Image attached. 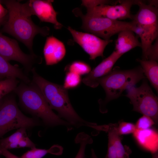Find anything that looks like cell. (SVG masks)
Instances as JSON below:
<instances>
[{
	"label": "cell",
	"mask_w": 158,
	"mask_h": 158,
	"mask_svg": "<svg viewBox=\"0 0 158 158\" xmlns=\"http://www.w3.org/2000/svg\"><path fill=\"white\" fill-rule=\"evenodd\" d=\"M0 2L6 7L8 18L0 32L14 37L27 47L31 54H34L32 49L34 37L37 34L43 37L48 35L49 28L35 24L31 16L23 10L20 1L4 0Z\"/></svg>",
	"instance_id": "obj_1"
},
{
	"label": "cell",
	"mask_w": 158,
	"mask_h": 158,
	"mask_svg": "<svg viewBox=\"0 0 158 158\" xmlns=\"http://www.w3.org/2000/svg\"><path fill=\"white\" fill-rule=\"evenodd\" d=\"M34 85L40 91L49 106L56 110L61 118L73 127L95 128V124L81 118L72 107L67 90L63 86L50 82L39 75L33 68L31 71Z\"/></svg>",
	"instance_id": "obj_2"
},
{
	"label": "cell",
	"mask_w": 158,
	"mask_h": 158,
	"mask_svg": "<svg viewBox=\"0 0 158 158\" xmlns=\"http://www.w3.org/2000/svg\"><path fill=\"white\" fill-rule=\"evenodd\" d=\"M14 91L23 106L30 112L41 118L46 125L64 126L68 130L73 128L68 123L53 111L40 91L35 85L21 84L17 86Z\"/></svg>",
	"instance_id": "obj_3"
},
{
	"label": "cell",
	"mask_w": 158,
	"mask_h": 158,
	"mask_svg": "<svg viewBox=\"0 0 158 158\" xmlns=\"http://www.w3.org/2000/svg\"><path fill=\"white\" fill-rule=\"evenodd\" d=\"M145 78L141 67L139 66L126 70L114 68L107 75L99 79L98 83L106 93L104 100L99 101L100 112H106V106L108 102L118 98L125 90Z\"/></svg>",
	"instance_id": "obj_4"
},
{
	"label": "cell",
	"mask_w": 158,
	"mask_h": 158,
	"mask_svg": "<svg viewBox=\"0 0 158 158\" xmlns=\"http://www.w3.org/2000/svg\"><path fill=\"white\" fill-rule=\"evenodd\" d=\"M136 5L139 9L136 14L133 15L132 20L136 25L134 32L140 38L142 59L145 60L148 49L158 38V10L141 0H137Z\"/></svg>",
	"instance_id": "obj_5"
},
{
	"label": "cell",
	"mask_w": 158,
	"mask_h": 158,
	"mask_svg": "<svg viewBox=\"0 0 158 158\" xmlns=\"http://www.w3.org/2000/svg\"><path fill=\"white\" fill-rule=\"evenodd\" d=\"M75 16L81 18V28L88 33L105 40H110L113 35L125 30L134 32L136 27L135 22L112 20L103 16L86 13L83 14L79 8L73 11Z\"/></svg>",
	"instance_id": "obj_6"
},
{
	"label": "cell",
	"mask_w": 158,
	"mask_h": 158,
	"mask_svg": "<svg viewBox=\"0 0 158 158\" xmlns=\"http://www.w3.org/2000/svg\"><path fill=\"white\" fill-rule=\"evenodd\" d=\"M125 96L133 106V110L151 118L157 123L158 117V100L145 78L141 85L132 86L127 89Z\"/></svg>",
	"instance_id": "obj_7"
},
{
	"label": "cell",
	"mask_w": 158,
	"mask_h": 158,
	"mask_svg": "<svg viewBox=\"0 0 158 158\" xmlns=\"http://www.w3.org/2000/svg\"><path fill=\"white\" fill-rule=\"evenodd\" d=\"M39 125L34 119L23 114L13 97L3 100L0 107V138L9 131Z\"/></svg>",
	"instance_id": "obj_8"
},
{
	"label": "cell",
	"mask_w": 158,
	"mask_h": 158,
	"mask_svg": "<svg viewBox=\"0 0 158 158\" xmlns=\"http://www.w3.org/2000/svg\"><path fill=\"white\" fill-rule=\"evenodd\" d=\"M0 56L9 61H17L22 64L28 71H31L35 63L38 62L39 57L35 54L25 53L17 42L3 35L0 32Z\"/></svg>",
	"instance_id": "obj_9"
},
{
	"label": "cell",
	"mask_w": 158,
	"mask_h": 158,
	"mask_svg": "<svg viewBox=\"0 0 158 158\" xmlns=\"http://www.w3.org/2000/svg\"><path fill=\"white\" fill-rule=\"evenodd\" d=\"M67 29L72 36L74 41L78 44L90 56V59L94 60L99 56L104 57L106 47L113 40H105L93 34L79 32L71 27Z\"/></svg>",
	"instance_id": "obj_10"
},
{
	"label": "cell",
	"mask_w": 158,
	"mask_h": 158,
	"mask_svg": "<svg viewBox=\"0 0 158 158\" xmlns=\"http://www.w3.org/2000/svg\"><path fill=\"white\" fill-rule=\"evenodd\" d=\"M51 0H30L22 4L23 8L30 16L36 15L40 21L54 25L56 29H59L63 25L57 19L58 13L54 9Z\"/></svg>",
	"instance_id": "obj_11"
},
{
	"label": "cell",
	"mask_w": 158,
	"mask_h": 158,
	"mask_svg": "<svg viewBox=\"0 0 158 158\" xmlns=\"http://www.w3.org/2000/svg\"><path fill=\"white\" fill-rule=\"evenodd\" d=\"M137 0L119 1V4H104L87 8V13L105 17L115 20L128 18L132 20L130 10L132 5L136 4Z\"/></svg>",
	"instance_id": "obj_12"
},
{
	"label": "cell",
	"mask_w": 158,
	"mask_h": 158,
	"mask_svg": "<svg viewBox=\"0 0 158 158\" xmlns=\"http://www.w3.org/2000/svg\"><path fill=\"white\" fill-rule=\"evenodd\" d=\"M114 50L107 57L104 59L82 80L86 85L95 88L99 84L98 80L109 74L118 59L121 56Z\"/></svg>",
	"instance_id": "obj_13"
},
{
	"label": "cell",
	"mask_w": 158,
	"mask_h": 158,
	"mask_svg": "<svg viewBox=\"0 0 158 158\" xmlns=\"http://www.w3.org/2000/svg\"><path fill=\"white\" fill-rule=\"evenodd\" d=\"M43 53L46 64L52 65L63 59L66 53V48L63 42L51 36L47 38Z\"/></svg>",
	"instance_id": "obj_14"
},
{
	"label": "cell",
	"mask_w": 158,
	"mask_h": 158,
	"mask_svg": "<svg viewBox=\"0 0 158 158\" xmlns=\"http://www.w3.org/2000/svg\"><path fill=\"white\" fill-rule=\"evenodd\" d=\"M117 126L110 127L108 131L107 151L105 158H128L131 151L122 145Z\"/></svg>",
	"instance_id": "obj_15"
},
{
	"label": "cell",
	"mask_w": 158,
	"mask_h": 158,
	"mask_svg": "<svg viewBox=\"0 0 158 158\" xmlns=\"http://www.w3.org/2000/svg\"><path fill=\"white\" fill-rule=\"evenodd\" d=\"M139 37L130 30H125L118 34L115 43V51L122 56L124 54L137 47H141Z\"/></svg>",
	"instance_id": "obj_16"
},
{
	"label": "cell",
	"mask_w": 158,
	"mask_h": 158,
	"mask_svg": "<svg viewBox=\"0 0 158 158\" xmlns=\"http://www.w3.org/2000/svg\"><path fill=\"white\" fill-rule=\"evenodd\" d=\"M138 143L152 153L157 152L158 134L152 129H136L133 133Z\"/></svg>",
	"instance_id": "obj_17"
},
{
	"label": "cell",
	"mask_w": 158,
	"mask_h": 158,
	"mask_svg": "<svg viewBox=\"0 0 158 158\" xmlns=\"http://www.w3.org/2000/svg\"><path fill=\"white\" fill-rule=\"evenodd\" d=\"M0 77L20 79L25 83L30 80L17 65H13L0 56Z\"/></svg>",
	"instance_id": "obj_18"
},
{
	"label": "cell",
	"mask_w": 158,
	"mask_h": 158,
	"mask_svg": "<svg viewBox=\"0 0 158 158\" xmlns=\"http://www.w3.org/2000/svg\"><path fill=\"white\" fill-rule=\"evenodd\" d=\"M137 60L140 63L144 75L158 92V64L157 61L139 59H137Z\"/></svg>",
	"instance_id": "obj_19"
},
{
	"label": "cell",
	"mask_w": 158,
	"mask_h": 158,
	"mask_svg": "<svg viewBox=\"0 0 158 158\" xmlns=\"http://www.w3.org/2000/svg\"><path fill=\"white\" fill-rule=\"evenodd\" d=\"M63 151V147L58 145H54L47 150L37 149L35 147L25 153L22 158H42L48 153L60 155Z\"/></svg>",
	"instance_id": "obj_20"
},
{
	"label": "cell",
	"mask_w": 158,
	"mask_h": 158,
	"mask_svg": "<svg viewBox=\"0 0 158 158\" xmlns=\"http://www.w3.org/2000/svg\"><path fill=\"white\" fill-rule=\"evenodd\" d=\"M66 71H71L81 76L88 74L91 71V68L87 63L80 61L73 62L67 65L65 68Z\"/></svg>",
	"instance_id": "obj_21"
},
{
	"label": "cell",
	"mask_w": 158,
	"mask_h": 158,
	"mask_svg": "<svg viewBox=\"0 0 158 158\" xmlns=\"http://www.w3.org/2000/svg\"><path fill=\"white\" fill-rule=\"evenodd\" d=\"M18 83L17 79L14 78H8L0 80V100L6 95L14 91Z\"/></svg>",
	"instance_id": "obj_22"
},
{
	"label": "cell",
	"mask_w": 158,
	"mask_h": 158,
	"mask_svg": "<svg viewBox=\"0 0 158 158\" xmlns=\"http://www.w3.org/2000/svg\"><path fill=\"white\" fill-rule=\"evenodd\" d=\"M75 142L80 143L78 151L74 158H85V151L87 144H91L92 140L90 137L84 132L78 134L75 139Z\"/></svg>",
	"instance_id": "obj_23"
},
{
	"label": "cell",
	"mask_w": 158,
	"mask_h": 158,
	"mask_svg": "<svg viewBox=\"0 0 158 158\" xmlns=\"http://www.w3.org/2000/svg\"><path fill=\"white\" fill-rule=\"evenodd\" d=\"M82 79L81 76L71 71H66L63 86L66 89L76 88L80 84Z\"/></svg>",
	"instance_id": "obj_24"
},
{
	"label": "cell",
	"mask_w": 158,
	"mask_h": 158,
	"mask_svg": "<svg viewBox=\"0 0 158 158\" xmlns=\"http://www.w3.org/2000/svg\"><path fill=\"white\" fill-rule=\"evenodd\" d=\"M26 128H19L16 132L9 136L0 140V147H3L8 144L18 143L22 138L27 136Z\"/></svg>",
	"instance_id": "obj_25"
},
{
	"label": "cell",
	"mask_w": 158,
	"mask_h": 158,
	"mask_svg": "<svg viewBox=\"0 0 158 158\" xmlns=\"http://www.w3.org/2000/svg\"><path fill=\"white\" fill-rule=\"evenodd\" d=\"M154 124V121L151 118L143 115L138 119L135 126L136 129L143 130L150 128Z\"/></svg>",
	"instance_id": "obj_26"
},
{
	"label": "cell",
	"mask_w": 158,
	"mask_h": 158,
	"mask_svg": "<svg viewBox=\"0 0 158 158\" xmlns=\"http://www.w3.org/2000/svg\"><path fill=\"white\" fill-rule=\"evenodd\" d=\"M118 132L119 135L133 133L136 130L135 125L132 123L122 122L117 126Z\"/></svg>",
	"instance_id": "obj_27"
},
{
	"label": "cell",
	"mask_w": 158,
	"mask_h": 158,
	"mask_svg": "<svg viewBox=\"0 0 158 158\" xmlns=\"http://www.w3.org/2000/svg\"><path fill=\"white\" fill-rule=\"evenodd\" d=\"M118 1L99 0H82V5L85 7L86 8H93L98 5L104 4L114 5L117 4Z\"/></svg>",
	"instance_id": "obj_28"
},
{
	"label": "cell",
	"mask_w": 158,
	"mask_h": 158,
	"mask_svg": "<svg viewBox=\"0 0 158 158\" xmlns=\"http://www.w3.org/2000/svg\"><path fill=\"white\" fill-rule=\"evenodd\" d=\"M154 43L152 44L147 51L145 60L157 61L158 60V39L155 40Z\"/></svg>",
	"instance_id": "obj_29"
},
{
	"label": "cell",
	"mask_w": 158,
	"mask_h": 158,
	"mask_svg": "<svg viewBox=\"0 0 158 158\" xmlns=\"http://www.w3.org/2000/svg\"><path fill=\"white\" fill-rule=\"evenodd\" d=\"M18 148L29 147L31 149L35 147V144L27 135L22 138L18 143Z\"/></svg>",
	"instance_id": "obj_30"
},
{
	"label": "cell",
	"mask_w": 158,
	"mask_h": 158,
	"mask_svg": "<svg viewBox=\"0 0 158 158\" xmlns=\"http://www.w3.org/2000/svg\"><path fill=\"white\" fill-rule=\"evenodd\" d=\"M1 154L4 156L5 158H19L10 152L7 149L0 147Z\"/></svg>",
	"instance_id": "obj_31"
},
{
	"label": "cell",
	"mask_w": 158,
	"mask_h": 158,
	"mask_svg": "<svg viewBox=\"0 0 158 158\" xmlns=\"http://www.w3.org/2000/svg\"><path fill=\"white\" fill-rule=\"evenodd\" d=\"M8 14L7 10L3 6L0 1V23L1 24L4 22V19Z\"/></svg>",
	"instance_id": "obj_32"
},
{
	"label": "cell",
	"mask_w": 158,
	"mask_h": 158,
	"mask_svg": "<svg viewBox=\"0 0 158 158\" xmlns=\"http://www.w3.org/2000/svg\"><path fill=\"white\" fill-rule=\"evenodd\" d=\"M91 158H98L93 149L91 150Z\"/></svg>",
	"instance_id": "obj_33"
},
{
	"label": "cell",
	"mask_w": 158,
	"mask_h": 158,
	"mask_svg": "<svg viewBox=\"0 0 158 158\" xmlns=\"http://www.w3.org/2000/svg\"><path fill=\"white\" fill-rule=\"evenodd\" d=\"M152 158H158L157 152L154 153H152Z\"/></svg>",
	"instance_id": "obj_34"
},
{
	"label": "cell",
	"mask_w": 158,
	"mask_h": 158,
	"mask_svg": "<svg viewBox=\"0 0 158 158\" xmlns=\"http://www.w3.org/2000/svg\"><path fill=\"white\" fill-rule=\"evenodd\" d=\"M3 101V100H2V99L0 100V107Z\"/></svg>",
	"instance_id": "obj_35"
},
{
	"label": "cell",
	"mask_w": 158,
	"mask_h": 158,
	"mask_svg": "<svg viewBox=\"0 0 158 158\" xmlns=\"http://www.w3.org/2000/svg\"><path fill=\"white\" fill-rule=\"evenodd\" d=\"M2 78L0 77V79Z\"/></svg>",
	"instance_id": "obj_36"
},
{
	"label": "cell",
	"mask_w": 158,
	"mask_h": 158,
	"mask_svg": "<svg viewBox=\"0 0 158 158\" xmlns=\"http://www.w3.org/2000/svg\"><path fill=\"white\" fill-rule=\"evenodd\" d=\"M1 155V153H0V155Z\"/></svg>",
	"instance_id": "obj_37"
},
{
	"label": "cell",
	"mask_w": 158,
	"mask_h": 158,
	"mask_svg": "<svg viewBox=\"0 0 158 158\" xmlns=\"http://www.w3.org/2000/svg\"><path fill=\"white\" fill-rule=\"evenodd\" d=\"M1 24L0 23V25Z\"/></svg>",
	"instance_id": "obj_38"
}]
</instances>
